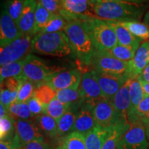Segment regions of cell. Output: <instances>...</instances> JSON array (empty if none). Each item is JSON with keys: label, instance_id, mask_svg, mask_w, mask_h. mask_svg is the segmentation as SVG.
I'll list each match as a JSON object with an SVG mask.
<instances>
[{"label": "cell", "instance_id": "7dc6e473", "mask_svg": "<svg viewBox=\"0 0 149 149\" xmlns=\"http://www.w3.org/2000/svg\"><path fill=\"white\" fill-rule=\"evenodd\" d=\"M8 115V112L7 108L3 104H0V119L3 118L6 116Z\"/></svg>", "mask_w": 149, "mask_h": 149}, {"label": "cell", "instance_id": "836d02e7", "mask_svg": "<svg viewBox=\"0 0 149 149\" xmlns=\"http://www.w3.org/2000/svg\"><path fill=\"white\" fill-rule=\"evenodd\" d=\"M15 121L10 115L0 119V139L1 141L8 140L13 138L16 134Z\"/></svg>", "mask_w": 149, "mask_h": 149}, {"label": "cell", "instance_id": "8fae6325", "mask_svg": "<svg viewBox=\"0 0 149 149\" xmlns=\"http://www.w3.org/2000/svg\"><path fill=\"white\" fill-rule=\"evenodd\" d=\"M79 88L84 101L92 104L93 107L100 100L105 99L93 70L82 74Z\"/></svg>", "mask_w": 149, "mask_h": 149}, {"label": "cell", "instance_id": "44dd1931", "mask_svg": "<svg viewBox=\"0 0 149 149\" xmlns=\"http://www.w3.org/2000/svg\"><path fill=\"white\" fill-rule=\"evenodd\" d=\"M107 22L114 29L118 44L122 46H131L135 49H138L140 46L141 40L134 36L132 33H130L126 28L121 25L119 22L113 21Z\"/></svg>", "mask_w": 149, "mask_h": 149}, {"label": "cell", "instance_id": "74e56055", "mask_svg": "<svg viewBox=\"0 0 149 149\" xmlns=\"http://www.w3.org/2000/svg\"><path fill=\"white\" fill-rule=\"evenodd\" d=\"M36 84L30 80L26 79L19 90L16 102L24 103L27 102L33 96Z\"/></svg>", "mask_w": 149, "mask_h": 149}, {"label": "cell", "instance_id": "f907efd6", "mask_svg": "<svg viewBox=\"0 0 149 149\" xmlns=\"http://www.w3.org/2000/svg\"><path fill=\"white\" fill-rule=\"evenodd\" d=\"M141 122L144 123V124L146 126L148 125V124H149V113H148V115H147V116H146V117H144V118L143 119Z\"/></svg>", "mask_w": 149, "mask_h": 149}, {"label": "cell", "instance_id": "7a4b0ae2", "mask_svg": "<svg viewBox=\"0 0 149 149\" xmlns=\"http://www.w3.org/2000/svg\"><path fill=\"white\" fill-rule=\"evenodd\" d=\"M84 16L67 22L64 32L68 37L72 51L80 61L91 65L97 51L86 28L81 21Z\"/></svg>", "mask_w": 149, "mask_h": 149}, {"label": "cell", "instance_id": "db71d44e", "mask_svg": "<svg viewBox=\"0 0 149 149\" xmlns=\"http://www.w3.org/2000/svg\"><path fill=\"white\" fill-rule=\"evenodd\" d=\"M55 149H64V148H63V147H62V146H61V145H59V146H57V148H56Z\"/></svg>", "mask_w": 149, "mask_h": 149}, {"label": "cell", "instance_id": "7bdbcfd3", "mask_svg": "<svg viewBox=\"0 0 149 149\" xmlns=\"http://www.w3.org/2000/svg\"><path fill=\"white\" fill-rule=\"evenodd\" d=\"M38 2L52 14H59L61 10L60 0H38Z\"/></svg>", "mask_w": 149, "mask_h": 149}, {"label": "cell", "instance_id": "4316f807", "mask_svg": "<svg viewBox=\"0 0 149 149\" xmlns=\"http://www.w3.org/2000/svg\"><path fill=\"white\" fill-rule=\"evenodd\" d=\"M129 93L131 100L130 110L135 109L145 97L142 84L138 78L129 79Z\"/></svg>", "mask_w": 149, "mask_h": 149}, {"label": "cell", "instance_id": "816d5d0a", "mask_svg": "<svg viewBox=\"0 0 149 149\" xmlns=\"http://www.w3.org/2000/svg\"><path fill=\"white\" fill-rule=\"evenodd\" d=\"M144 21H145V24H146L147 25H148L149 26V10H148V12H147V13L146 15V17H145Z\"/></svg>", "mask_w": 149, "mask_h": 149}, {"label": "cell", "instance_id": "11a10c76", "mask_svg": "<svg viewBox=\"0 0 149 149\" xmlns=\"http://www.w3.org/2000/svg\"><path fill=\"white\" fill-rule=\"evenodd\" d=\"M15 149H23V148H22V147H19V148H15Z\"/></svg>", "mask_w": 149, "mask_h": 149}, {"label": "cell", "instance_id": "f1b7e54d", "mask_svg": "<svg viewBox=\"0 0 149 149\" xmlns=\"http://www.w3.org/2000/svg\"><path fill=\"white\" fill-rule=\"evenodd\" d=\"M70 107L71 105L62 103L55 97L49 104L44 105V114L50 115L57 121L70 109Z\"/></svg>", "mask_w": 149, "mask_h": 149}, {"label": "cell", "instance_id": "cb8c5ba5", "mask_svg": "<svg viewBox=\"0 0 149 149\" xmlns=\"http://www.w3.org/2000/svg\"><path fill=\"white\" fill-rule=\"evenodd\" d=\"M56 98L62 103L72 106H79L80 107L84 102L80 93L79 88H67L57 91Z\"/></svg>", "mask_w": 149, "mask_h": 149}, {"label": "cell", "instance_id": "2e32d148", "mask_svg": "<svg viewBox=\"0 0 149 149\" xmlns=\"http://www.w3.org/2000/svg\"><path fill=\"white\" fill-rule=\"evenodd\" d=\"M38 1L24 0L23 10L17 24L19 29L24 35L35 36V10Z\"/></svg>", "mask_w": 149, "mask_h": 149}, {"label": "cell", "instance_id": "ac0fdd59", "mask_svg": "<svg viewBox=\"0 0 149 149\" xmlns=\"http://www.w3.org/2000/svg\"><path fill=\"white\" fill-rule=\"evenodd\" d=\"M129 62L130 79L137 78L149 64V40L141 44L133 59Z\"/></svg>", "mask_w": 149, "mask_h": 149}, {"label": "cell", "instance_id": "f6af8a7d", "mask_svg": "<svg viewBox=\"0 0 149 149\" xmlns=\"http://www.w3.org/2000/svg\"><path fill=\"white\" fill-rule=\"evenodd\" d=\"M23 149H53L48 143L44 141H35L23 145Z\"/></svg>", "mask_w": 149, "mask_h": 149}, {"label": "cell", "instance_id": "d6a6232c", "mask_svg": "<svg viewBox=\"0 0 149 149\" xmlns=\"http://www.w3.org/2000/svg\"><path fill=\"white\" fill-rule=\"evenodd\" d=\"M24 61H19L1 66L0 69V82H3L6 79L22 75Z\"/></svg>", "mask_w": 149, "mask_h": 149}, {"label": "cell", "instance_id": "83f0119b", "mask_svg": "<svg viewBox=\"0 0 149 149\" xmlns=\"http://www.w3.org/2000/svg\"><path fill=\"white\" fill-rule=\"evenodd\" d=\"M61 145L64 149H87L85 135L78 132H71L64 137Z\"/></svg>", "mask_w": 149, "mask_h": 149}, {"label": "cell", "instance_id": "9c48e42d", "mask_svg": "<svg viewBox=\"0 0 149 149\" xmlns=\"http://www.w3.org/2000/svg\"><path fill=\"white\" fill-rule=\"evenodd\" d=\"M96 126L104 129H111L121 123L128 122L115 110L111 100L103 99L97 102L93 108Z\"/></svg>", "mask_w": 149, "mask_h": 149}, {"label": "cell", "instance_id": "52a82bcc", "mask_svg": "<svg viewBox=\"0 0 149 149\" xmlns=\"http://www.w3.org/2000/svg\"><path fill=\"white\" fill-rule=\"evenodd\" d=\"M33 36L22 35L19 38L0 48L1 66L24 60L32 51Z\"/></svg>", "mask_w": 149, "mask_h": 149}, {"label": "cell", "instance_id": "d4e9b609", "mask_svg": "<svg viewBox=\"0 0 149 149\" xmlns=\"http://www.w3.org/2000/svg\"><path fill=\"white\" fill-rule=\"evenodd\" d=\"M119 23L139 40L145 42L148 41L149 26L146 24L141 23L138 21L120 22Z\"/></svg>", "mask_w": 149, "mask_h": 149}, {"label": "cell", "instance_id": "c3c4849f", "mask_svg": "<svg viewBox=\"0 0 149 149\" xmlns=\"http://www.w3.org/2000/svg\"><path fill=\"white\" fill-rule=\"evenodd\" d=\"M139 81H141V84H142L143 88H144V91L145 95L149 96V83L146 82V81H141V80H139Z\"/></svg>", "mask_w": 149, "mask_h": 149}, {"label": "cell", "instance_id": "ffe728a7", "mask_svg": "<svg viewBox=\"0 0 149 149\" xmlns=\"http://www.w3.org/2000/svg\"><path fill=\"white\" fill-rule=\"evenodd\" d=\"M111 129L95 127L88 133L85 134L86 146L87 149H102L104 143L111 133Z\"/></svg>", "mask_w": 149, "mask_h": 149}, {"label": "cell", "instance_id": "5b68a950", "mask_svg": "<svg viewBox=\"0 0 149 149\" xmlns=\"http://www.w3.org/2000/svg\"><path fill=\"white\" fill-rule=\"evenodd\" d=\"M63 70V68L50 66L40 57L30 54L24 59L22 76L35 84L46 82L56 72Z\"/></svg>", "mask_w": 149, "mask_h": 149}, {"label": "cell", "instance_id": "681fc988", "mask_svg": "<svg viewBox=\"0 0 149 149\" xmlns=\"http://www.w3.org/2000/svg\"><path fill=\"white\" fill-rule=\"evenodd\" d=\"M111 1H126V2H131V3H136L141 4V3L144 2L146 0H111Z\"/></svg>", "mask_w": 149, "mask_h": 149}, {"label": "cell", "instance_id": "e0dca14e", "mask_svg": "<svg viewBox=\"0 0 149 149\" xmlns=\"http://www.w3.org/2000/svg\"><path fill=\"white\" fill-rule=\"evenodd\" d=\"M93 108L92 104L84 102L77 113L72 132H78L85 135L96 127Z\"/></svg>", "mask_w": 149, "mask_h": 149}, {"label": "cell", "instance_id": "4fadbf2b", "mask_svg": "<svg viewBox=\"0 0 149 149\" xmlns=\"http://www.w3.org/2000/svg\"><path fill=\"white\" fill-rule=\"evenodd\" d=\"M22 35L17 24L9 15L6 5L3 3L0 17V46L4 47Z\"/></svg>", "mask_w": 149, "mask_h": 149}, {"label": "cell", "instance_id": "e575fe53", "mask_svg": "<svg viewBox=\"0 0 149 149\" xmlns=\"http://www.w3.org/2000/svg\"><path fill=\"white\" fill-rule=\"evenodd\" d=\"M137 51V49L131 47V46L117 44L116 46L108 51L111 55L116 57L117 59H120L121 61L128 62V61L133 60Z\"/></svg>", "mask_w": 149, "mask_h": 149}, {"label": "cell", "instance_id": "8992f818", "mask_svg": "<svg viewBox=\"0 0 149 149\" xmlns=\"http://www.w3.org/2000/svg\"><path fill=\"white\" fill-rule=\"evenodd\" d=\"M93 70L129 77L130 62L121 61L108 51H97L91 63Z\"/></svg>", "mask_w": 149, "mask_h": 149}, {"label": "cell", "instance_id": "ee69618b", "mask_svg": "<svg viewBox=\"0 0 149 149\" xmlns=\"http://www.w3.org/2000/svg\"><path fill=\"white\" fill-rule=\"evenodd\" d=\"M19 147H22V145L17 133L13 138L0 142V149H15Z\"/></svg>", "mask_w": 149, "mask_h": 149}, {"label": "cell", "instance_id": "bcb514c9", "mask_svg": "<svg viewBox=\"0 0 149 149\" xmlns=\"http://www.w3.org/2000/svg\"><path fill=\"white\" fill-rule=\"evenodd\" d=\"M137 78L141 81H144L149 83V64L143 70V71L141 72V74H139Z\"/></svg>", "mask_w": 149, "mask_h": 149}, {"label": "cell", "instance_id": "d6986e66", "mask_svg": "<svg viewBox=\"0 0 149 149\" xmlns=\"http://www.w3.org/2000/svg\"><path fill=\"white\" fill-rule=\"evenodd\" d=\"M111 101L119 115L123 118L128 120V113L131 107V100L129 93V79L117 91Z\"/></svg>", "mask_w": 149, "mask_h": 149}, {"label": "cell", "instance_id": "3957f363", "mask_svg": "<svg viewBox=\"0 0 149 149\" xmlns=\"http://www.w3.org/2000/svg\"><path fill=\"white\" fill-rule=\"evenodd\" d=\"M32 51L41 55L64 57L70 55L72 49L66 33L60 31L37 34L32 40Z\"/></svg>", "mask_w": 149, "mask_h": 149}, {"label": "cell", "instance_id": "5bb4252c", "mask_svg": "<svg viewBox=\"0 0 149 149\" xmlns=\"http://www.w3.org/2000/svg\"><path fill=\"white\" fill-rule=\"evenodd\" d=\"M94 72L104 96L109 100H111L121 87L130 79L127 76L117 75L95 70Z\"/></svg>", "mask_w": 149, "mask_h": 149}, {"label": "cell", "instance_id": "ab89813d", "mask_svg": "<svg viewBox=\"0 0 149 149\" xmlns=\"http://www.w3.org/2000/svg\"><path fill=\"white\" fill-rule=\"evenodd\" d=\"M26 79L22 75L8 78L1 83V88L6 89L10 91H19L22 84Z\"/></svg>", "mask_w": 149, "mask_h": 149}, {"label": "cell", "instance_id": "f35d334b", "mask_svg": "<svg viewBox=\"0 0 149 149\" xmlns=\"http://www.w3.org/2000/svg\"><path fill=\"white\" fill-rule=\"evenodd\" d=\"M24 3V0H8L6 3L9 15L17 24L21 17Z\"/></svg>", "mask_w": 149, "mask_h": 149}, {"label": "cell", "instance_id": "f546056e", "mask_svg": "<svg viewBox=\"0 0 149 149\" xmlns=\"http://www.w3.org/2000/svg\"><path fill=\"white\" fill-rule=\"evenodd\" d=\"M129 122L121 123L112 128L109 138L104 143L102 149H117L121 137L128 127Z\"/></svg>", "mask_w": 149, "mask_h": 149}, {"label": "cell", "instance_id": "9f6ffc18", "mask_svg": "<svg viewBox=\"0 0 149 149\" xmlns=\"http://www.w3.org/2000/svg\"><path fill=\"white\" fill-rule=\"evenodd\" d=\"M117 149H118V148H117Z\"/></svg>", "mask_w": 149, "mask_h": 149}, {"label": "cell", "instance_id": "7402d4cb", "mask_svg": "<svg viewBox=\"0 0 149 149\" xmlns=\"http://www.w3.org/2000/svg\"><path fill=\"white\" fill-rule=\"evenodd\" d=\"M80 107L71 105L70 109L57 121L59 137L64 138L72 131Z\"/></svg>", "mask_w": 149, "mask_h": 149}, {"label": "cell", "instance_id": "f5cc1de1", "mask_svg": "<svg viewBox=\"0 0 149 149\" xmlns=\"http://www.w3.org/2000/svg\"><path fill=\"white\" fill-rule=\"evenodd\" d=\"M146 131L147 139H148V143H149V124H148V125L146 126Z\"/></svg>", "mask_w": 149, "mask_h": 149}, {"label": "cell", "instance_id": "30bf717a", "mask_svg": "<svg viewBox=\"0 0 149 149\" xmlns=\"http://www.w3.org/2000/svg\"><path fill=\"white\" fill-rule=\"evenodd\" d=\"M59 14L66 22L75 19L79 16L96 17L93 8V0H60Z\"/></svg>", "mask_w": 149, "mask_h": 149}, {"label": "cell", "instance_id": "4dcf8cb0", "mask_svg": "<svg viewBox=\"0 0 149 149\" xmlns=\"http://www.w3.org/2000/svg\"><path fill=\"white\" fill-rule=\"evenodd\" d=\"M8 115L15 120H32L33 117L27 102H15L7 108Z\"/></svg>", "mask_w": 149, "mask_h": 149}, {"label": "cell", "instance_id": "6da1fadb", "mask_svg": "<svg viewBox=\"0 0 149 149\" xmlns=\"http://www.w3.org/2000/svg\"><path fill=\"white\" fill-rule=\"evenodd\" d=\"M96 17L113 22L138 21L144 8L141 4L111 0H93Z\"/></svg>", "mask_w": 149, "mask_h": 149}, {"label": "cell", "instance_id": "d590c367", "mask_svg": "<svg viewBox=\"0 0 149 149\" xmlns=\"http://www.w3.org/2000/svg\"><path fill=\"white\" fill-rule=\"evenodd\" d=\"M67 22L60 14H53L46 26L40 33H56L64 31L67 25Z\"/></svg>", "mask_w": 149, "mask_h": 149}, {"label": "cell", "instance_id": "8d00e7d4", "mask_svg": "<svg viewBox=\"0 0 149 149\" xmlns=\"http://www.w3.org/2000/svg\"><path fill=\"white\" fill-rule=\"evenodd\" d=\"M53 15L47 9L44 8L40 3H37L35 10V33L38 34L46 26L50 19Z\"/></svg>", "mask_w": 149, "mask_h": 149}, {"label": "cell", "instance_id": "ba28073f", "mask_svg": "<svg viewBox=\"0 0 149 149\" xmlns=\"http://www.w3.org/2000/svg\"><path fill=\"white\" fill-rule=\"evenodd\" d=\"M118 149H149L146 125L141 121L129 122L119 142Z\"/></svg>", "mask_w": 149, "mask_h": 149}, {"label": "cell", "instance_id": "603a6c76", "mask_svg": "<svg viewBox=\"0 0 149 149\" xmlns=\"http://www.w3.org/2000/svg\"><path fill=\"white\" fill-rule=\"evenodd\" d=\"M35 121L44 136L51 139L59 136L57 121L50 115L44 113L35 117Z\"/></svg>", "mask_w": 149, "mask_h": 149}, {"label": "cell", "instance_id": "b9f144b4", "mask_svg": "<svg viewBox=\"0 0 149 149\" xmlns=\"http://www.w3.org/2000/svg\"><path fill=\"white\" fill-rule=\"evenodd\" d=\"M27 104L29 105V109L31 111L33 119L44 113V105L42 103H41L34 96H33L27 102Z\"/></svg>", "mask_w": 149, "mask_h": 149}, {"label": "cell", "instance_id": "484cf974", "mask_svg": "<svg viewBox=\"0 0 149 149\" xmlns=\"http://www.w3.org/2000/svg\"><path fill=\"white\" fill-rule=\"evenodd\" d=\"M57 91L46 82L38 84L35 86L33 96L42 103L47 105L56 97Z\"/></svg>", "mask_w": 149, "mask_h": 149}, {"label": "cell", "instance_id": "1f68e13d", "mask_svg": "<svg viewBox=\"0 0 149 149\" xmlns=\"http://www.w3.org/2000/svg\"><path fill=\"white\" fill-rule=\"evenodd\" d=\"M149 113V96L145 95L144 98L135 109L130 110L128 113V122L142 121Z\"/></svg>", "mask_w": 149, "mask_h": 149}, {"label": "cell", "instance_id": "7c38bea8", "mask_svg": "<svg viewBox=\"0 0 149 149\" xmlns=\"http://www.w3.org/2000/svg\"><path fill=\"white\" fill-rule=\"evenodd\" d=\"M81 77V72L78 69L61 70L53 74L46 83L51 85L56 91L67 88L78 89Z\"/></svg>", "mask_w": 149, "mask_h": 149}, {"label": "cell", "instance_id": "9a60e30c", "mask_svg": "<svg viewBox=\"0 0 149 149\" xmlns=\"http://www.w3.org/2000/svg\"><path fill=\"white\" fill-rule=\"evenodd\" d=\"M15 127L22 146L32 141H44V134L35 120H15Z\"/></svg>", "mask_w": 149, "mask_h": 149}, {"label": "cell", "instance_id": "60d3db41", "mask_svg": "<svg viewBox=\"0 0 149 149\" xmlns=\"http://www.w3.org/2000/svg\"><path fill=\"white\" fill-rule=\"evenodd\" d=\"M18 93L19 91H10L6 89L1 88V93H0L1 103L8 108L9 106L17 101Z\"/></svg>", "mask_w": 149, "mask_h": 149}, {"label": "cell", "instance_id": "277c9868", "mask_svg": "<svg viewBox=\"0 0 149 149\" xmlns=\"http://www.w3.org/2000/svg\"><path fill=\"white\" fill-rule=\"evenodd\" d=\"M81 21L86 28L97 51H110L118 44L113 27L106 20L84 16Z\"/></svg>", "mask_w": 149, "mask_h": 149}]
</instances>
